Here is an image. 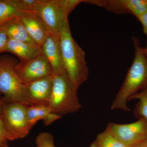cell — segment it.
<instances>
[{"label": "cell", "mask_w": 147, "mask_h": 147, "mask_svg": "<svg viewBox=\"0 0 147 147\" xmlns=\"http://www.w3.org/2000/svg\"><path fill=\"white\" fill-rule=\"evenodd\" d=\"M59 34L65 73L78 90L88 78L85 53L71 35L68 20L62 24Z\"/></svg>", "instance_id": "6da1fadb"}, {"label": "cell", "mask_w": 147, "mask_h": 147, "mask_svg": "<svg viewBox=\"0 0 147 147\" xmlns=\"http://www.w3.org/2000/svg\"><path fill=\"white\" fill-rule=\"evenodd\" d=\"M134 59L126 77L111 106L112 110L130 111L127 102L129 98L147 87V55L134 38Z\"/></svg>", "instance_id": "7a4b0ae2"}, {"label": "cell", "mask_w": 147, "mask_h": 147, "mask_svg": "<svg viewBox=\"0 0 147 147\" xmlns=\"http://www.w3.org/2000/svg\"><path fill=\"white\" fill-rule=\"evenodd\" d=\"M76 89L66 73L54 75L49 107L54 114L62 116L77 112L82 108Z\"/></svg>", "instance_id": "3957f363"}, {"label": "cell", "mask_w": 147, "mask_h": 147, "mask_svg": "<svg viewBox=\"0 0 147 147\" xmlns=\"http://www.w3.org/2000/svg\"><path fill=\"white\" fill-rule=\"evenodd\" d=\"M17 64L14 59L8 56L0 57V93L4 101L18 102L29 106L25 91V84L15 70Z\"/></svg>", "instance_id": "277c9868"}, {"label": "cell", "mask_w": 147, "mask_h": 147, "mask_svg": "<svg viewBox=\"0 0 147 147\" xmlns=\"http://www.w3.org/2000/svg\"><path fill=\"white\" fill-rule=\"evenodd\" d=\"M83 0H41L36 13L45 23L48 32L59 34L62 24Z\"/></svg>", "instance_id": "5b68a950"}, {"label": "cell", "mask_w": 147, "mask_h": 147, "mask_svg": "<svg viewBox=\"0 0 147 147\" xmlns=\"http://www.w3.org/2000/svg\"><path fill=\"white\" fill-rule=\"evenodd\" d=\"M27 107L18 102H4L1 119L8 140L24 138L33 127L28 121Z\"/></svg>", "instance_id": "8992f818"}, {"label": "cell", "mask_w": 147, "mask_h": 147, "mask_svg": "<svg viewBox=\"0 0 147 147\" xmlns=\"http://www.w3.org/2000/svg\"><path fill=\"white\" fill-rule=\"evenodd\" d=\"M106 128L127 147L133 146L147 139V121L143 118L129 123H110Z\"/></svg>", "instance_id": "52a82bcc"}, {"label": "cell", "mask_w": 147, "mask_h": 147, "mask_svg": "<svg viewBox=\"0 0 147 147\" xmlns=\"http://www.w3.org/2000/svg\"><path fill=\"white\" fill-rule=\"evenodd\" d=\"M15 70L24 84L53 75L51 65L42 52L31 60L17 63Z\"/></svg>", "instance_id": "ba28073f"}, {"label": "cell", "mask_w": 147, "mask_h": 147, "mask_svg": "<svg viewBox=\"0 0 147 147\" xmlns=\"http://www.w3.org/2000/svg\"><path fill=\"white\" fill-rule=\"evenodd\" d=\"M53 76L25 84V94L29 106H48L53 88Z\"/></svg>", "instance_id": "9c48e42d"}, {"label": "cell", "mask_w": 147, "mask_h": 147, "mask_svg": "<svg viewBox=\"0 0 147 147\" xmlns=\"http://www.w3.org/2000/svg\"><path fill=\"white\" fill-rule=\"evenodd\" d=\"M40 48L51 65L53 75L65 73L59 34L48 32Z\"/></svg>", "instance_id": "30bf717a"}, {"label": "cell", "mask_w": 147, "mask_h": 147, "mask_svg": "<svg viewBox=\"0 0 147 147\" xmlns=\"http://www.w3.org/2000/svg\"><path fill=\"white\" fill-rule=\"evenodd\" d=\"M18 16L31 38L41 47L48 33L42 18L36 12H21Z\"/></svg>", "instance_id": "8fae6325"}, {"label": "cell", "mask_w": 147, "mask_h": 147, "mask_svg": "<svg viewBox=\"0 0 147 147\" xmlns=\"http://www.w3.org/2000/svg\"><path fill=\"white\" fill-rule=\"evenodd\" d=\"M41 52V48L38 45L9 38L4 52L16 55L20 61H26L35 57Z\"/></svg>", "instance_id": "7c38bea8"}, {"label": "cell", "mask_w": 147, "mask_h": 147, "mask_svg": "<svg viewBox=\"0 0 147 147\" xmlns=\"http://www.w3.org/2000/svg\"><path fill=\"white\" fill-rule=\"evenodd\" d=\"M0 27L9 39L38 45L31 38L18 16L5 21Z\"/></svg>", "instance_id": "4fadbf2b"}, {"label": "cell", "mask_w": 147, "mask_h": 147, "mask_svg": "<svg viewBox=\"0 0 147 147\" xmlns=\"http://www.w3.org/2000/svg\"><path fill=\"white\" fill-rule=\"evenodd\" d=\"M27 115L29 123L32 127L40 120H42L44 124L47 126L61 118V116L53 113L47 105L28 106Z\"/></svg>", "instance_id": "5bb4252c"}, {"label": "cell", "mask_w": 147, "mask_h": 147, "mask_svg": "<svg viewBox=\"0 0 147 147\" xmlns=\"http://www.w3.org/2000/svg\"><path fill=\"white\" fill-rule=\"evenodd\" d=\"M90 147H127L106 128L104 131L98 134L96 139L91 144Z\"/></svg>", "instance_id": "9a60e30c"}, {"label": "cell", "mask_w": 147, "mask_h": 147, "mask_svg": "<svg viewBox=\"0 0 147 147\" xmlns=\"http://www.w3.org/2000/svg\"><path fill=\"white\" fill-rule=\"evenodd\" d=\"M21 12L16 0H0V24L18 16Z\"/></svg>", "instance_id": "2e32d148"}, {"label": "cell", "mask_w": 147, "mask_h": 147, "mask_svg": "<svg viewBox=\"0 0 147 147\" xmlns=\"http://www.w3.org/2000/svg\"><path fill=\"white\" fill-rule=\"evenodd\" d=\"M124 13L133 15L137 18L147 11V0H121Z\"/></svg>", "instance_id": "e0dca14e"}, {"label": "cell", "mask_w": 147, "mask_h": 147, "mask_svg": "<svg viewBox=\"0 0 147 147\" xmlns=\"http://www.w3.org/2000/svg\"><path fill=\"white\" fill-rule=\"evenodd\" d=\"M133 99L139 100L134 109V115L139 119L143 118L147 121V87L131 96L128 101Z\"/></svg>", "instance_id": "ac0fdd59"}, {"label": "cell", "mask_w": 147, "mask_h": 147, "mask_svg": "<svg viewBox=\"0 0 147 147\" xmlns=\"http://www.w3.org/2000/svg\"><path fill=\"white\" fill-rule=\"evenodd\" d=\"M21 12H36L41 0H16Z\"/></svg>", "instance_id": "d6986e66"}, {"label": "cell", "mask_w": 147, "mask_h": 147, "mask_svg": "<svg viewBox=\"0 0 147 147\" xmlns=\"http://www.w3.org/2000/svg\"><path fill=\"white\" fill-rule=\"evenodd\" d=\"M36 144L37 147H55L53 135L48 132H41L37 137Z\"/></svg>", "instance_id": "ffe728a7"}, {"label": "cell", "mask_w": 147, "mask_h": 147, "mask_svg": "<svg viewBox=\"0 0 147 147\" xmlns=\"http://www.w3.org/2000/svg\"><path fill=\"white\" fill-rule=\"evenodd\" d=\"M8 39L7 35L0 27V54L5 52Z\"/></svg>", "instance_id": "44dd1931"}, {"label": "cell", "mask_w": 147, "mask_h": 147, "mask_svg": "<svg viewBox=\"0 0 147 147\" xmlns=\"http://www.w3.org/2000/svg\"><path fill=\"white\" fill-rule=\"evenodd\" d=\"M7 140H8L7 135L4 127L2 121L0 118V147H1Z\"/></svg>", "instance_id": "7402d4cb"}, {"label": "cell", "mask_w": 147, "mask_h": 147, "mask_svg": "<svg viewBox=\"0 0 147 147\" xmlns=\"http://www.w3.org/2000/svg\"><path fill=\"white\" fill-rule=\"evenodd\" d=\"M142 24L144 33L147 36V11L137 18Z\"/></svg>", "instance_id": "603a6c76"}, {"label": "cell", "mask_w": 147, "mask_h": 147, "mask_svg": "<svg viewBox=\"0 0 147 147\" xmlns=\"http://www.w3.org/2000/svg\"><path fill=\"white\" fill-rule=\"evenodd\" d=\"M4 103V101L3 98V96H1V94L0 93V118L1 119L2 114Z\"/></svg>", "instance_id": "cb8c5ba5"}, {"label": "cell", "mask_w": 147, "mask_h": 147, "mask_svg": "<svg viewBox=\"0 0 147 147\" xmlns=\"http://www.w3.org/2000/svg\"><path fill=\"white\" fill-rule=\"evenodd\" d=\"M131 147H147V139Z\"/></svg>", "instance_id": "d4e9b609"}, {"label": "cell", "mask_w": 147, "mask_h": 147, "mask_svg": "<svg viewBox=\"0 0 147 147\" xmlns=\"http://www.w3.org/2000/svg\"><path fill=\"white\" fill-rule=\"evenodd\" d=\"M1 147H9L8 145H7V142H5V143Z\"/></svg>", "instance_id": "484cf974"}, {"label": "cell", "mask_w": 147, "mask_h": 147, "mask_svg": "<svg viewBox=\"0 0 147 147\" xmlns=\"http://www.w3.org/2000/svg\"><path fill=\"white\" fill-rule=\"evenodd\" d=\"M144 50H146V51H147V43H146V48H144Z\"/></svg>", "instance_id": "4316f807"}, {"label": "cell", "mask_w": 147, "mask_h": 147, "mask_svg": "<svg viewBox=\"0 0 147 147\" xmlns=\"http://www.w3.org/2000/svg\"><path fill=\"white\" fill-rule=\"evenodd\" d=\"M144 51L145 53H146V54L147 55V51H146V50H144Z\"/></svg>", "instance_id": "83f0119b"}]
</instances>
